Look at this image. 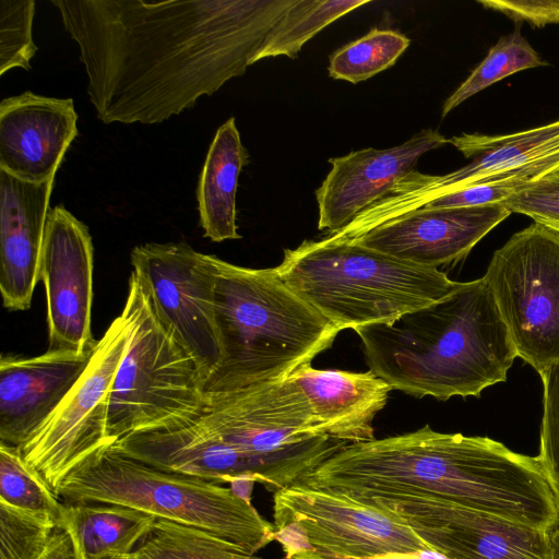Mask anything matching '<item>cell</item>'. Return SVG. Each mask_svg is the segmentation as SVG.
<instances>
[{
    "instance_id": "obj_12",
    "label": "cell",
    "mask_w": 559,
    "mask_h": 559,
    "mask_svg": "<svg viewBox=\"0 0 559 559\" xmlns=\"http://www.w3.org/2000/svg\"><path fill=\"white\" fill-rule=\"evenodd\" d=\"M131 264L207 382L223 357L214 311L217 257L186 242H150L132 249Z\"/></svg>"
},
{
    "instance_id": "obj_30",
    "label": "cell",
    "mask_w": 559,
    "mask_h": 559,
    "mask_svg": "<svg viewBox=\"0 0 559 559\" xmlns=\"http://www.w3.org/2000/svg\"><path fill=\"white\" fill-rule=\"evenodd\" d=\"M33 0H0V74L13 68L31 70L29 61L37 51L32 26Z\"/></svg>"
},
{
    "instance_id": "obj_15",
    "label": "cell",
    "mask_w": 559,
    "mask_h": 559,
    "mask_svg": "<svg viewBox=\"0 0 559 559\" xmlns=\"http://www.w3.org/2000/svg\"><path fill=\"white\" fill-rule=\"evenodd\" d=\"M472 163L447 175L421 174L417 169L402 177L373 204L380 222H389L423 207L429 201L476 185L539 158L559 153V120L530 130L484 135L463 133L449 139Z\"/></svg>"
},
{
    "instance_id": "obj_13",
    "label": "cell",
    "mask_w": 559,
    "mask_h": 559,
    "mask_svg": "<svg viewBox=\"0 0 559 559\" xmlns=\"http://www.w3.org/2000/svg\"><path fill=\"white\" fill-rule=\"evenodd\" d=\"M448 559H550V532L429 498L376 499Z\"/></svg>"
},
{
    "instance_id": "obj_8",
    "label": "cell",
    "mask_w": 559,
    "mask_h": 559,
    "mask_svg": "<svg viewBox=\"0 0 559 559\" xmlns=\"http://www.w3.org/2000/svg\"><path fill=\"white\" fill-rule=\"evenodd\" d=\"M198 417L250 462L258 483L275 491L304 483L349 444L316 425L308 401L289 377L205 392Z\"/></svg>"
},
{
    "instance_id": "obj_6",
    "label": "cell",
    "mask_w": 559,
    "mask_h": 559,
    "mask_svg": "<svg viewBox=\"0 0 559 559\" xmlns=\"http://www.w3.org/2000/svg\"><path fill=\"white\" fill-rule=\"evenodd\" d=\"M62 502H97L140 510L205 531L254 555L275 539L274 524L249 499L221 483L158 469L105 444L56 490Z\"/></svg>"
},
{
    "instance_id": "obj_36",
    "label": "cell",
    "mask_w": 559,
    "mask_h": 559,
    "mask_svg": "<svg viewBox=\"0 0 559 559\" xmlns=\"http://www.w3.org/2000/svg\"><path fill=\"white\" fill-rule=\"evenodd\" d=\"M548 226L554 227V228H556L557 230H559V222L548 224Z\"/></svg>"
},
{
    "instance_id": "obj_10",
    "label": "cell",
    "mask_w": 559,
    "mask_h": 559,
    "mask_svg": "<svg viewBox=\"0 0 559 559\" xmlns=\"http://www.w3.org/2000/svg\"><path fill=\"white\" fill-rule=\"evenodd\" d=\"M518 357L538 373L559 361V230L534 222L495 251L483 276Z\"/></svg>"
},
{
    "instance_id": "obj_26",
    "label": "cell",
    "mask_w": 559,
    "mask_h": 559,
    "mask_svg": "<svg viewBox=\"0 0 559 559\" xmlns=\"http://www.w3.org/2000/svg\"><path fill=\"white\" fill-rule=\"evenodd\" d=\"M538 53L522 36L520 24L515 29L502 36L488 51L487 56L472 71L468 78L447 98L442 107V117L461 105L467 98L516 72L546 66Z\"/></svg>"
},
{
    "instance_id": "obj_14",
    "label": "cell",
    "mask_w": 559,
    "mask_h": 559,
    "mask_svg": "<svg viewBox=\"0 0 559 559\" xmlns=\"http://www.w3.org/2000/svg\"><path fill=\"white\" fill-rule=\"evenodd\" d=\"M94 248L88 227L63 205L49 211L39 281L47 297L48 350L86 352L92 336Z\"/></svg>"
},
{
    "instance_id": "obj_28",
    "label": "cell",
    "mask_w": 559,
    "mask_h": 559,
    "mask_svg": "<svg viewBox=\"0 0 559 559\" xmlns=\"http://www.w3.org/2000/svg\"><path fill=\"white\" fill-rule=\"evenodd\" d=\"M0 502L48 515L59 526L62 501L24 461L17 448L0 444Z\"/></svg>"
},
{
    "instance_id": "obj_19",
    "label": "cell",
    "mask_w": 559,
    "mask_h": 559,
    "mask_svg": "<svg viewBox=\"0 0 559 559\" xmlns=\"http://www.w3.org/2000/svg\"><path fill=\"white\" fill-rule=\"evenodd\" d=\"M95 348L1 356L0 444L19 449L29 438L83 374Z\"/></svg>"
},
{
    "instance_id": "obj_17",
    "label": "cell",
    "mask_w": 559,
    "mask_h": 559,
    "mask_svg": "<svg viewBox=\"0 0 559 559\" xmlns=\"http://www.w3.org/2000/svg\"><path fill=\"white\" fill-rule=\"evenodd\" d=\"M511 212L502 204L420 207L354 241L418 265L438 269L464 259Z\"/></svg>"
},
{
    "instance_id": "obj_3",
    "label": "cell",
    "mask_w": 559,
    "mask_h": 559,
    "mask_svg": "<svg viewBox=\"0 0 559 559\" xmlns=\"http://www.w3.org/2000/svg\"><path fill=\"white\" fill-rule=\"evenodd\" d=\"M506 475L498 441L439 432L426 425L348 444L301 484L360 503L429 498L487 510L500 497Z\"/></svg>"
},
{
    "instance_id": "obj_25",
    "label": "cell",
    "mask_w": 559,
    "mask_h": 559,
    "mask_svg": "<svg viewBox=\"0 0 559 559\" xmlns=\"http://www.w3.org/2000/svg\"><path fill=\"white\" fill-rule=\"evenodd\" d=\"M110 559H260L197 527L157 519L130 554Z\"/></svg>"
},
{
    "instance_id": "obj_9",
    "label": "cell",
    "mask_w": 559,
    "mask_h": 559,
    "mask_svg": "<svg viewBox=\"0 0 559 559\" xmlns=\"http://www.w3.org/2000/svg\"><path fill=\"white\" fill-rule=\"evenodd\" d=\"M273 518L284 559H448L391 511L304 484L275 491Z\"/></svg>"
},
{
    "instance_id": "obj_32",
    "label": "cell",
    "mask_w": 559,
    "mask_h": 559,
    "mask_svg": "<svg viewBox=\"0 0 559 559\" xmlns=\"http://www.w3.org/2000/svg\"><path fill=\"white\" fill-rule=\"evenodd\" d=\"M511 213H521L545 225L559 222V169L501 202Z\"/></svg>"
},
{
    "instance_id": "obj_4",
    "label": "cell",
    "mask_w": 559,
    "mask_h": 559,
    "mask_svg": "<svg viewBox=\"0 0 559 559\" xmlns=\"http://www.w3.org/2000/svg\"><path fill=\"white\" fill-rule=\"evenodd\" d=\"M215 321L223 357L205 392L287 378L330 348L341 330L294 293L276 267L217 258Z\"/></svg>"
},
{
    "instance_id": "obj_23",
    "label": "cell",
    "mask_w": 559,
    "mask_h": 559,
    "mask_svg": "<svg viewBox=\"0 0 559 559\" xmlns=\"http://www.w3.org/2000/svg\"><path fill=\"white\" fill-rule=\"evenodd\" d=\"M157 519L140 510L97 502H62L59 528L76 559H110L132 552Z\"/></svg>"
},
{
    "instance_id": "obj_31",
    "label": "cell",
    "mask_w": 559,
    "mask_h": 559,
    "mask_svg": "<svg viewBox=\"0 0 559 559\" xmlns=\"http://www.w3.org/2000/svg\"><path fill=\"white\" fill-rule=\"evenodd\" d=\"M543 386V419L536 456L554 497L559 527V361L539 372Z\"/></svg>"
},
{
    "instance_id": "obj_22",
    "label": "cell",
    "mask_w": 559,
    "mask_h": 559,
    "mask_svg": "<svg viewBox=\"0 0 559 559\" xmlns=\"http://www.w3.org/2000/svg\"><path fill=\"white\" fill-rule=\"evenodd\" d=\"M249 154L242 145L235 118L216 131L209 147L197 188L200 225L214 242L239 239L236 224V192Z\"/></svg>"
},
{
    "instance_id": "obj_24",
    "label": "cell",
    "mask_w": 559,
    "mask_h": 559,
    "mask_svg": "<svg viewBox=\"0 0 559 559\" xmlns=\"http://www.w3.org/2000/svg\"><path fill=\"white\" fill-rule=\"evenodd\" d=\"M368 3V0H295L270 32L253 63L277 56L296 58L319 32Z\"/></svg>"
},
{
    "instance_id": "obj_11",
    "label": "cell",
    "mask_w": 559,
    "mask_h": 559,
    "mask_svg": "<svg viewBox=\"0 0 559 559\" xmlns=\"http://www.w3.org/2000/svg\"><path fill=\"white\" fill-rule=\"evenodd\" d=\"M130 335L120 313L98 340L83 374L49 415L19 448L26 464L56 493L69 473L105 444L111 384Z\"/></svg>"
},
{
    "instance_id": "obj_21",
    "label": "cell",
    "mask_w": 559,
    "mask_h": 559,
    "mask_svg": "<svg viewBox=\"0 0 559 559\" xmlns=\"http://www.w3.org/2000/svg\"><path fill=\"white\" fill-rule=\"evenodd\" d=\"M288 377L308 401L323 432L349 444L374 439L372 420L392 389L372 371L316 369L306 362Z\"/></svg>"
},
{
    "instance_id": "obj_34",
    "label": "cell",
    "mask_w": 559,
    "mask_h": 559,
    "mask_svg": "<svg viewBox=\"0 0 559 559\" xmlns=\"http://www.w3.org/2000/svg\"><path fill=\"white\" fill-rule=\"evenodd\" d=\"M41 559H76L69 535L57 528Z\"/></svg>"
},
{
    "instance_id": "obj_33",
    "label": "cell",
    "mask_w": 559,
    "mask_h": 559,
    "mask_svg": "<svg viewBox=\"0 0 559 559\" xmlns=\"http://www.w3.org/2000/svg\"><path fill=\"white\" fill-rule=\"evenodd\" d=\"M486 9L507 15L516 24L525 21L532 27L559 23V0H479Z\"/></svg>"
},
{
    "instance_id": "obj_20",
    "label": "cell",
    "mask_w": 559,
    "mask_h": 559,
    "mask_svg": "<svg viewBox=\"0 0 559 559\" xmlns=\"http://www.w3.org/2000/svg\"><path fill=\"white\" fill-rule=\"evenodd\" d=\"M52 188L53 179L29 182L0 169V292L7 309L31 307Z\"/></svg>"
},
{
    "instance_id": "obj_29",
    "label": "cell",
    "mask_w": 559,
    "mask_h": 559,
    "mask_svg": "<svg viewBox=\"0 0 559 559\" xmlns=\"http://www.w3.org/2000/svg\"><path fill=\"white\" fill-rule=\"evenodd\" d=\"M57 528L48 515L0 502V559H41Z\"/></svg>"
},
{
    "instance_id": "obj_16",
    "label": "cell",
    "mask_w": 559,
    "mask_h": 559,
    "mask_svg": "<svg viewBox=\"0 0 559 559\" xmlns=\"http://www.w3.org/2000/svg\"><path fill=\"white\" fill-rule=\"evenodd\" d=\"M449 143L433 129H424L390 148L367 147L329 159L331 170L316 190L318 228L335 235L346 228L405 175L416 170L428 151Z\"/></svg>"
},
{
    "instance_id": "obj_5",
    "label": "cell",
    "mask_w": 559,
    "mask_h": 559,
    "mask_svg": "<svg viewBox=\"0 0 559 559\" xmlns=\"http://www.w3.org/2000/svg\"><path fill=\"white\" fill-rule=\"evenodd\" d=\"M275 267L294 293L341 331L392 324L461 284L438 269L330 236L286 249Z\"/></svg>"
},
{
    "instance_id": "obj_27",
    "label": "cell",
    "mask_w": 559,
    "mask_h": 559,
    "mask_svg": "<svg viewBox=\"0 0 559 559\" xmlns=\"http://www.w3.org/2000/svg\"><path fill=\"white\" fill-rule=\"evenodd\" d=\"M409 43L401 33L374 27L330 57L329 75L354 84L366 81L392 67Z\"/></svg>"
},
{
    "instance_id": "obj_2",
    "label": "cell",
    "mask_w": 559,
    "mask_h": 559,
    "mask_svg": "<svg viewBox=\"0 0 559 559\" xmlns=\"http://www.w3.org/2000/svg\"><path fill=\"white\" fill-rule=\"evenodd\" d=\"M370 371L415 397L480 396L518 357L495 297L478 278L392 324L354 330Z\"/></svg>"
},
{
    "instance_id": "obj_35",
    "label": "cell",
    "mask_w": 559,
    "mask_h": 559,
    "mask_svg": "<svg viewBox=\"0 0 559 559\" xmlns=\"http://www.w3.org/2000/svg\"><path fill=\"white\" fill-rule=\"evenodd\" d=\"M550 559H559V527L550 532Z\"/></svg>"
},
{
    "instance_id": "obj_1",
    "label": "cell",
    "mask_w": 559,
    "mask_h": 559,
    "mask_svg": "<svg viewBox=\"0 0 559 559\" xmlns=\"http://www.w3.org/2000/svg\"><path fill=\"white\" fill-rule=\"evenodd\" d=\"M295 0H51L97 118L159 123L241 76Z\"/></svg>"
},
{
    "instance_id": "obj_7",
    "label": "cell",
    "mask_w": 559,
    "mask_h": 559,
    "mask_svg": "<svg viewBox=\"0 0 559 559\" xmlns=\"http://www.w3.org/2000/svg\"><path fill=\"white\" fill-rule=\"evenodd\" d=\"M121 314L130 335L108 399L109 444L181 426L194 419L205 403L206 380L198 361L133 272Z\"/></svg>"
},
{
    "instance_id": "obj_18",
    "label": "cell",
    "mask_w": 559,
    "mask_h": 559,
    "mask_svg": "<svg viewBox=\"0 0 559 559\" xmlns=\"http://www.w3.org/2000/svg\"><path fill=\"white\" fill-rule=\"evenodd\" d=\"M72 98L26 91L0 103V169L29 181L55 179L78 135Z\"/></svg>"
}]
</instances>
